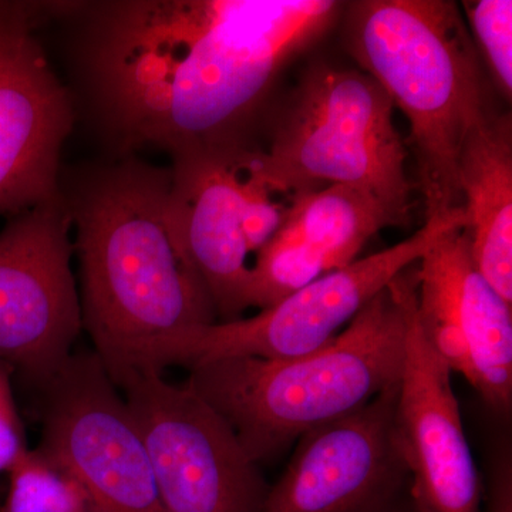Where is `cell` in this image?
<instances>
[{
    "label": "cell",
    "instance_id": "1",
    "mask_svg": "<svg viewBox=\"0 0 512 512\" xmlns=\"http://www.w3.org/2000/svg\"><path fill=\"white\" fill-rule=\"evenodd\" d=\"M335 0L77 2L94 109L124 151L249 140L282 72L342 16Z\"/></svg>",
    "mask_w": 512,
    "mask_h": 512
},
{
    "label": "cell",
    "instance_id": "2",
    "mask_svg": "<svg viewBox=\"0 0 512 512\" xmlns=\"http://www.w3.org/2000/svg\"><path fill=\"white\" fill-rule=\"evenodd\" d=\"M63 197L76 228L83 329L111 379L217 322L178 242L170 168L126 158L84 175Z\"/></svg>",
    "mask_w": 512,
    "mask_h": 512
},
{
    "label": "cell",
    "instance_id": "3",
    "mask_svg": "<svg viewBox=\"0 0 512 512\" xmlns=\"http://www.w3.org/2000/svg\"><path fill=\"white\" fill-rule=\"evenodd\" d=\"M410 266L328 345L291 359L227 357L192 367L185 386L228 424L255 464L356 412L402 375Z\"/></svg>",
    "mask_w": 512,
    "mask_h": 512
},
{
    "label": "cell",
    "instance_id": "4",
    "mask_svg": "<svg viewBox=\"0 0 512 512\" xmlns=\"http://www.w3.org/2000/svg\"><path fill=\"white\" fill-rule=\"evenodd\" d=\"M340 18L349 55L409 120L426 220L461 207V151L493 111L460 6L356 0Z\"/></svg>",
    "mask_w": 512,
    "mask_h": 512
},
{
    "label": "cell",
    "instance_id": "5",
    "mask_svg": "<svg viewBox=\"0 0 512 512\" xmlns=\"http://www.w3.org/2000/svg\"><path fill=\"white\" fill-rule=\"evenodd\" d=\"M407 150L390 97L369 76L325 63L303 73L272 131L249 164L274 194L295 197L330 185L370 192L409 220Z\"/></svg>",
    "mask_w": 512,
    "mask_h": 512
},
{
    "label": "cell",
    "instance_id": "6",
    "mask_svg": "<svg viewBox=\"0 0 512 512\" xmlns=\"http://www.w3.org/2000/svg\"><path fill=\"white\" fill-rule=\"evenodd\" d=\"M461 207L427 218L399 244L336 269L251 318L215 322L171 340L151 356L148 367H192L227 359H291L315 352L348 328L393 279L417 265L448 232L466 228Z\"/></svg>",
    "mask_w": 512,
    "mask_h": 512
},
{
    "label": "cell",
    "instance_id": "7",
    "mask_svg": "<svg viewBox=\"0 0 512 512\" xmlns=\"http://www.w3.org/2000/svg\"><path fill=\"white\" fill-rule=\"evenodd\" d=\"M138 424L163 512H261L269 484L190 387L147 367L113 377Z\"/></svg>",
    "mask_w": 512,
    "mask_h": 512
},
{
    "label": "cell",
    "instance_id": "8",
    "mask_svg": "<svg viewBox=\"0 0 512 512\" xmlns=\"http://www.w3.org/2000/svg\"><path fill=\"white\" fill-rule=\"evenodd\" d=\"M39 448L99 512H163L143 434L94 352L76 353L42 387Z\"/></svg>",
    "mask_w": 512,
    "mask_h": 512
},
{
    "label": "cell",
    "instance_id": "9",
    "mask_svg": "<svg viewBox=\"0 0 512 512\" xmlns=\"http://www.w3.org/2000/svg\"><path fill=\"white\" fill-rule=\"evenodd\" d=\"M72 227L62 191L0 231V362L35 390L70 359L83 329Z\"/></svg>",
    "mask_w": 512,
    "mask_h": 512
},
{
    "label": "cell",
    "instance_id": "10",
    "mask_svg": "<svg viewBox=\"0 0 512 512\" xmlns=\"http://www.w3.org/2000/svg\"><path fill=\"white\" fill-rule=\"evenodd\" d=\"M70 2H0V215L62 197L60 153L72 133L69 90L37 32Z\"/></svg>",
    "mask_w": 512,
    "mask_h": 512
},
{
    "label": "cell",
    "instance_id": "11",
    "mask_svg": "<svg viewBox=\"0 0 512 512\" xmlns=\"http://www.w3.org/2000/svg\"><path fill=\"white\" fill-rule=\"evenodd\" d=\"M397 393L399 383L303 434L261 512H376L403 494L409 473L394 427Z\"/></svg>",
    "mask_w": 512,
    "mask_h": 512
},
{
    "label": "cell",
    "instance_id": "12",
    "mask_svg": "<svg viewBox=\"0 0 512 512\" xmlns=\"http://www.w3.org/2000/svg\"><path fill=\"white\" fill-rule=\"evenodd\" d=\"M424 338L495 416L512 409V305L478 271L464 229L448 232L416 266Z\"/></svg>",
    "mask_w": 512,
    "mask_h": 512
},
{
    "label": "cell",
    "instance_id": "13",
    "mask_svg": "<svg viewBox=\"0 0 512 512\" xmlns=\"http://www.w3.org/2000/svg\"><path fill=\"white\" fill-rule=\"evenodd\" d=\"M417 279L407 296V328L394 427L416 512H481L484 487L468 444L450 367L421 332Z\"/></svg>",
    "mask_w": 512,
    "mask_h": 512
},
{
    "label": "cell",
    "instance_id": "14",
    "mask_svg": "<svg viewBox=\"0 0 512 512\" xmlns=\"http://www.w3.org/2000/svg\"><path fill=\"white\" fill-rule=\"evenodd\" d=\"M249 140L171 154V212L178 242L217 318L249 309L251 264L244 232L242 175Z\"/></svg>",
    "mask_w": 512,
    "mask_h": 512
},
{
    "label": "cell",
    "instance_id": "15",
    "mask_svg": "<svg viewBox=\"0 0 512 512\" xmlns=\"http://www.w3.org/2000/svg\"><path fill=\"white\" fill-rule=\"evenodd\" d=\"M402 220L360 188L330 185L291 197L271 241L255 254L249 308H269L316 279L356 261L377 232Z\"/></svg>",
    "mask_w": 512,
    "mask_h": 512
},
{
    "label": "cell",
    "instance_id": "16",
    "mask_svg": "<svg viewBox=\"0 0 512 512\" xmlns=\"http://www.w3.org/2000/svg\"><path fill=\"white\" fill-rule=\"evenodd\" d=\"M470 251L480 274L512 305V128L491 114L468 137L458 161Z\"/></svg>",
    "mask_w": 512,
    "mask_h": 512
},
{
    "label": "cell",
    "instance_id": "17",
    "mask_svg": "<svg viewBox=\"0 0 512 512\" xmlns=\"http://www.w3.org/2000/svg\"><path fill=\"white\" fill-rule=\"evenodd\" d=\"M0 512H99L86 490L42 448L28 450L8 473Z\"/></svg>",
    "mask_w": 512,
    "mask_h": 512
},
{
    "label": "cell",
    "instance_id": "18",
    "mask_svg": "<svg viewBox=\"0 0 512 512\" xmlns=\"http://www.w3.org/2000/svg\"><path fill=\"white\" fill-rule=\"evenodd\" d=\"M464 20L470 25L498 92L512 96V2L477 0L461 3Z\"/></svg>",
    "mask_w": 512,
    "mask_h": 512
},
{
    "label": "cell",
    "instance_id": "19",
    "mask_svg": "<svg viewBox=\"0 0 512 512\" xmlns=\"http://www.w3.org/2000/svg\"><path fill=\"white\" fill-rule=\"evenodd\" d=\"M252 144L248 147L242 175V201H244V232L251 255L265 247L276 234L285 218L286 207L275 200L276 194L252 171L249 164Z\"/></svg>",
    "mask_w": 512,
    "mask_h": 512
},
{
    "label": "cell",
    "instance_id": "20",
    "mask_svg": "<svg viewBox=\"0 0 512 512\" xmlns=\"http://www.w3.org/2000/svg\"><path fill=\"white\" fill-rule=\"evenodd\" d=\"M12 383V372L0 362V474H8L29 450Z\"/></svg>",
    "mask_w": 512,
    "mask_h": 512
},
{
    "label": "cell",
    "instance_id": "21",
    "mask_svg": "<svg viewBox=\"0 0 512 512\" xmlns=\"http://www.w3.org/2000/svg\"><path fill=\"white\" fill-rule=\"evenodd\" d=\"M488 453L485 512H512V446L510 434H501Z\"/></svg>",
    "mask_w": 512,
    "mask_h": 512
},
{
    "label": "cell",
    "instance_id": "22",
    "mask_svg": "<svg viewBox=\"0 0 512 512\" xmlns=\"http://www.w3.org/2000/svg\"><path fill=\"white\" fill-rule=\"evenodd\" d=\"M376 512H416L412 501H410L409 488L403 494H400L399 497L394 498L392 503L384 505V507Z\"/></svg>",
    "mask_w": 512,
    "mask_h": 512
}]
</instances>
